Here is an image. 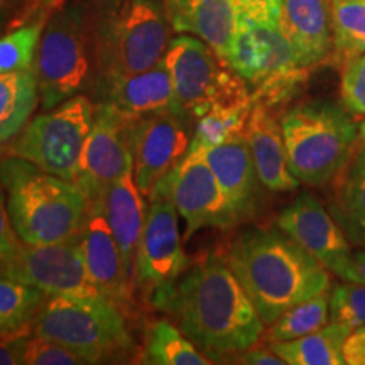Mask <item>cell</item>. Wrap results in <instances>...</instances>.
<instances>
[{
  "mask_svg": "<svg viewBox=\"0 0 365 365\" xmlns=\"http://www.w3.org/2000/svg\"><path fill=\"white\" fill-rule=\"evenodd\" d=\"M153 304L212 362L237 357L262 340L266 325L227 257L208 254L171 284L153 291Z\"/></svg>",
  "mask_w": 365,
  "mask_h": 365,
  "instance_id": "1",
  "label": "cell"
},
{
  "mask_svg": "<svg viewBox=\"0 0 365 365\" xmlns=\"http://www.w3.org/2000/svg\"><path fill=\"white\" fill-rule=\"evenodd\" d=\"M227 261L264 325L331 289V271L277 227L240 232L228 247Z\"/></svg>",
  "mask_w": 365,
  "mask_h": 365,
  "instance_id": "2",
  "label": "cell"
},
{
  "mask_svg": "<svg viewBox=\"0 0 365 365\" xmlns=\"http://www.w3.org/2000/svg\"><path fill=\"white\" fill-rule=\"evenodd\" d=\"M9 217L24 245L76 239L88 218V200L75 182L49 175L17 156L0 161Z\"/></svg>",
  "mask_w": 365,
  "mask_h": 365,
  "instance_id": "3",
  "label": "cell"
},
{
  "mask_svg": "<svg viewBox=\"0 0 365 365\" xmlns=\"http://www.w3.org/2000/svg\"><path fill=\"white\" fill-rule=\"evenodd\" d=\"M279 124L291 171L313 188H322L346 171L360 145L357 117L331 98L296 103Z\"/></svg>",
  "mask_w": 365,
  "mask_h": 365,
  "instance_id": "4",
  "label": "cell"
},
{
  "mask_svg": "<svg viewBox=\"0 0 365 365\" xmlns=\"http://www.w3.org/2000/svg\"><path fill=\"white\" fill-rule=\"evenodd\" d=\"M170 31L164 0H97L91 9L95 81L149 70L166 54Z\"/></svg>",
  "mask_w": 365,
  "mask_h": 365,
  "instance_id": "5",
  "label": "cell"
},
{
  "mask_svg": "<svg viewBox=\"0 0 365 365\" xmlns=\"http://www.w3.org/2000/svg\"><path fill=\"white\" fill-rule=\"evenodd\" d=\"M33 70L44 110L93 86L97 66L91 9L85 2L71 0L49 16Z\"/></svg>",
  "mask_w": 365,
  "mask_h": 365,
  "instance_id": "6",
  "label": "cell"
},
{
  "mask_svg": "<svg viewBox=\"0 0 365 365\" xmlns=\"http://www.w3.org/2000/svg\"><path fill=\"white\" fill-rule=\"evenodd\" d=\"M33 335L102 364L134 349L122 308L105 296H48L36 314Z\"/></svg>",
  "mask_w": 365,
  "mask_h": 365,
  "instance_id": "7",
  "label": "cell"
},
{
  "mask_svg": "<svg viewBox=\"0 0 365 365\" xmlns=\"http://www.w3.org/2000/svg\"><path fill=\"white\" fill-rule=\"evenodd\" d=\"M228 65L247 83L254 102L269 108L293 98L309 73L279 26L247 19H240Z\"/></svg>",
  "mask_w": 365,
  "mask_h": 365,
  "instance_id": "8",
  "label": "cell"
},
{
  "mask_svg": "<svg viewBox=\"0 0 365 365\" xmlns=\"http://www.w3.org/2000/svg\"><path fill=\"white\" fill-rule=\"evenodd\" d=\"M93 117V102L83 93L75 95L27 122L14 137L11 156L26 159L49 175L76 182Z\"/></svg>",
  "mask_w": 365,
  "mask_h": 365,
  "instance_id": "9",
  "label": "cell"
},
{
  "mask_svg": "<svg viewBox=\"0 0 365 365\" xmlns=\"http://www.w3.org/2000/svg\"><path fill=\"white\" fill-rule=\"evenodd\" d=\"M164 63L170 70L178 107L196 120L215 105H230L252 98L247 83L225 59L195 36L170 41Z\"/></svg>",
  "mask_w": 365,
  "mask_h": 365,
  "instance_id": "10",
  "label": "cell"
},
{
  "mask_svg": "<svg viewBox=\"0 0 365 365\" xmlns=\"http://www.w3.org/2000/svg\"><path fill=\"white\" fill-rule=\"evenodd\" d=\"M137 117L110 103L95 105V117L81 153L75 185L86 200H97L108 185L134 170V127Z\"/></svg>",
  "mask_w": 365,
  "mask_h": 365,
  "instance_id": "11",
  "label": "cell"
},
{
  "mask_svg": "<svg viewBox=\"0 0 365 365\" xmlns=\"http://www.w3.org/2000/svg\"><path fill=\"white\" fill-rule=\"evenodd\" d=\"M178 210L161 180L149 195L143 234L135 255V282L144 289L175 282L188 269L182 249Z\"/></svg>",
  "mask_w": 365,
  "mask_h": 365,
  "instance_id": "12",
  "label": "cell"
},
{
  "mask_svg": "<svg viewBox=\"0 0 365 365\" xmlns=\"http://www.w3.org/2000/svg\"><path fill=\"white\" fill-rule=\"evenodd\" d=\"M163 181L178 213L186 222L185 239L203 228L228 230L240 222L239 213L227 198L202 153L188 150Z\"/></svg>",
  "mask_w": 365,
  "mask_h": 365,
  "instance_id": "13",
  "label": "cell"
},
{
  "mask_svg": "<svg viewBox=\"0 0 365 365\" xmlns=\"http://www.w3.org/2000/svg\"><path fill=\"white\" fill-rule=\"evenodd\" d=\"M191 118L181 110L154 112L137 118L134 127V178L137 188L149 196L188 153Z\"/></svg>",
  "mask_w": 365,
  "mask_h": 365,
  "instance_id": "14",
  "label": "cell"
},
{
  "mask_svg": "<svg viewBox=\"0 0 365 365\" xmlns=\"http://www.w3.org/2000/svg\"><path fill=\"white\" fill-rule=\"evenodd\" d=\"M6 276L16 277L48 296H103L90 279L76 239L49 245H22Z\"/></svg>",
  "mask_w": 365,
  "mask_h": 365,
  "instance_id": "15",
  "label": "cell"
},
{
  "mask_svg": "<svg viewBox=\"0 0 365 365\" xmlns=\"http://www.w3.org/2000/svg\"><path fill=\"white\" fill-rule=\"evenodd\" d=\"M276 227L307 249L333 276L354 250L330 208L309 191L299 193L281 210Z\"/></svg>",
  "mask_w": 365,
  "mask_h": 365,
  "instance_id": "16",
  "label": "cell"
},
{
  "mask_svg": "<svg viewBox=\"0 0 365 365\" xmlns=\"http://www.w3.org/2000/svg\"><path fill=\"white\" fill-rule=\"evenodd\" d=\"M80 249L90 279L100 293L120 308L129 307L134 279L127 272L98 198L88 202V218L80 234Z\"/></svg>",
  "mask_w": 365,
  "mask_h": 365,
  "instance_id": "17",
  "label": "cell"
},
{
  "mask_svg": "<svg viewBox=\"0 0 365 365\" xmlns=\"http://www.w3.org/2000/svg\"><path fill=\"white\" fill-rule=\"evenodd\" d=\"M91 88L98 102L110 103L118 110L137 118L171 108L181 110L178 107L175 86L164 58L149 70L95 81Z\"/></svg>",
  "mask_w": 365,
  "mask_h": 365,
  "instance_id": "18",
  "label": "cell"
},
{
  "mask_svg": "<svg viewBox=\"0 0 365 365\" xmlns=\"http://www.w3.org/2000/svg\"><path fill=\"white\" fill-rule=\"evenodd\" d=\"M168 21L178 34H191L228 63L240 14L234 0H164Z\"/></svg>",
  "mask_w": 365,
  "mask_h": 365,
  "instance_id": "19",
  "label": "cell"
},
{
  "mask_svg": "<svg viewBox=\"0 0 365 365\" xmlns=\"http://www.w3.org/2000/svg\"><path fill=\"white\" fill-rule=\"evenodd\" d=\"M277 26L293 46L301 66L312 71L330 61V0H279Z\"/></svg>",
  "mask_w": 365,
  "mask_h": 365,
  "instance_id": "20",
  "label": "cell"
},
{
  "mask_svg": "<svg viewBox=\"0 0 365 365\" xmlns=\"http://www.w3.org/2000/svg\"><path fill=\"white\" fill-rule=\"evenodd\" d=\"M200 153L220 182L227 198L234 205L240 220L252 217L264 186L255 170L245 132Z\"/></svg>",
  "mask_w": 365,
  "mask_h": 365,
  "instance_id": "21",
  "label": "cell"
},
{
  "mask_svg": "<svg viewBox=\"0 0 365 365\" xmlns=\"http://www.w3.org/2000/svg\"><path fill=\"white\" fill-rule=\"evenodd\" d=\"M250 154L262 186L272 193H286L299 188V180L293 175L281 124L271 113V108L255 102L245 125Z\"/></svg>",
  "mask_w": 365,
  "mask_h": 365,
  "instance_id": "22",
  "label": "cell"
},
{
  "mask_svg": "<svg viewBox=\"0 0 365 365\" xmlns=\"http://www.w3.org/2000/svg\"><path fill=\"white\" fill-rule=\"evenodd\" d=\"M105 217L115 237L129 276L135 281V255L145 222L144 195L137 188L134 170L124 173L100 196Z\"/></svg>",
  "mask_w": 365,
  "mask_h": 365,
  "instance_id": "23",
  "label": "cell"
},
{
  "mask_svg": "<svg viewBox=\"0 0 365 365\" xmlns=\"http://www.w3.org/2000/svg\"><path fill=\"white\" fill-rule=\"evenodd\" d=\"M331 215L339 222L354 249H365V148L359 145L345 176L341 178Z\"/></svg>",
  "mask_w": 365,
  "mask_h": 365,
  "instance_id": "24",
  "label": "cell"
},
{
  "mask_svg": "<svg viewBox=\"0 0 365 365\" xmlns=\"http://www.w3.org/2000/svg\"><path fill=\"white\" fill-rule=\"evenodd\" d=\"M350 328L330 322L299 339L267 344L286 365H345L344 344Z\"/></svg>",
  "mask_w": 365,
  "mask_h": 365,
  "instance_id": "25",
  "label": "cell"
},
{
  "mask_svg": "<svg viewBox=\"0 0 365 365\" xmlns=\"http://www.w3.org/2000/svg\"><path fill=\"white\" fill-rule=\"evenodd\" d=\"M38 102L41 100L34 70L0 75V144L24 129Z\"/></svg>",
  "mask_w": 365,
  "mask_h": 365,
  "instance_id": "26",
  "label": "cell"
},
{
  "mask_svg": "<svg viewBox=\"0 0 365 365\" xmlns=\"http://www.w3.org/2000/svg\"><path fill=\"white\" fill-rule=\"evenodd\" d=\"M330 63L341 70L365 53V0L330 2Z\"/></svg>",
  "mask_w": 365,
  "mask_h": 365,
  "instance_id": "27",
  "label": "cell"
},
{
  "mask_svg": "<svg viewBox=\"0 0 365 365\" xmlns=\"http://www.w3.org/2000/svg\"><path fill=\"white\" fill-rule=\"evenodd\" d=\"M144 364L153 365H210L213 364L188 336L166 319L148 328Z\"/></svg>",
  "mask_w": 365,
  "mask_h": 365,
  "instance_id": "28",
  "label": "cell"
},
{
  "mask_svg": "<svg viewBox=\"0 0 365 365\" xmlns=\"http://www.w3.org/2000/svg\"><path fill=\"white\" fill-rule=\"evenodd\" d=\"M254 98L230 105H215L210 110L196 118L188 150L200 153L213 145H218L232 137L244 134L250 110L254 107Z\"/></svg>",
  "mask_w": 365,
  "mask_h": 365,
  "instance_id": "29",
  "label": "cell"
},
{
  "mask_svg": "<svg viewBox=\"0 0 365 365\" xmlns=\"http://www.w3.org/2000/svg\"><path fill=\"white\" fill-rule=\"evenodd\" d=\"M330 323V291L319 293L286 309L279 318L267 325L262 339L266 344L299 339Z\"/></svg>",
  "mask_w": 365,
  "mask_h": 365,
  "instance_id": "30",
  "label": "cell"
},
{
  "mask_svg": "<svg viewBox=\"0 0 365 365\" xmlns=\"http://www.w3.org/2000/svg\"><path fill=\"white\" fill-rule=\"evenodd\" d=\"M48 294L16 277L0 274V335L33 325Z\"/></svg>",
  "mask_w": 365,
  "mask_h": 365,
  "instance_id": "31",
  "label": "cell"
},
{
  "mask_svg": "<svg viewBox=\"0 0 365 365\" xmlns=\"http://www.w3.org/2000/svg\"><path fill=\"white\" fill-rule=\"evenodd\" d=\"M43 29L44 21H36L0 38V75L33 70Z\"/></svg>",
  "mask_w": 365,
  "mask_h": 365,
  "instance_id": "32",
  "label": "cell"
},
{
  "mask_svg": "<svg viewBox=\"0 0 365 365\" xmlns=\"http://www.w3.org/2000/svg\"><path fill=\"white\" fill-rule=\"evenodd\" d=\"M330 322L350 330L365 325V284L341 281L330 289Z\"/></svg>",
  "mask_w": 365,
  "mask_h": 365,
  "instance_id": "33",
  "label": "cell"
},
{
  "mask_svg": "<svg viewBox=\"0 0 365 365\" xmlns=\"http://www.w3.org/2000/svg\"><path fill=\"white\" fill-rule=\"evenodd\" d=\"M24 365H88V360L58 341L33 335L26 346Z\"/></svg>",
  "mask_w": 365,
  "mask_h": 365,
  "instance_id": "34",
  "label": "cell"
},
{
  "mask_svg": "<svg viewBox=\"0 0 365 365\" xmlns=\"http://www.w3.org/2000/svg\"><path fill=\"white\" fill-rule=\"evenodd\" d=\"M340 97L346 110L365 117V53L341 68Z\"/></svg>",
  "mask_w": 365,
  "mask_h": 365,
  "instance_id": "35",
  "label": "cell"
},
{
  "mask_svg": "<svg viewBox=\"0 0 365 365\" xmlns=\"http://www.w3.org/2000/svg\"><path fill=\"white\" fill-rule=\"evenodd\" d=\"M22 245L24 244L17 237L11 217H9L6 191H4L2 182H0V274H6L7 269L12 266L17 254L21 252Z\"/></svg>",
  "mask_w": 365,
  "mask_h": 365,
  "instance_id": "36",
  "label": "cell"
},
{
  "mask_svg": "<svg viewBox=\"0 0 365 365\" xmlns=\"http://www.w3.org/2000/svg\"><path fill=\"white\" fill-rule=\"evenodd\" d=\"M240 19L277 26L279 0H234Z\"/></svg>",
  "mask_w": 365,
  "mask_h": 365,
  "instance_id": "37",
  "label": "cell"
},
{
  "mask_svg": "<svg viewBox=\"0 0 365 365\" xmlns=\"http://www.w3.org/2000/svg\"><path fill=\"white\" fill-rule=\"evenodd\" d=\"M33 328L24 330L4 333L0 335V365H19L24 364L26 346L31 340Z\"/></svg>",
  "mask_w": 365,
  "mask_h": 365,
  "instance_id": "38",
  "label": "cell"
},
{
  "mask_svg": "<svg viewBox=\"0 0 365 365\" xmlns=\"http://www.w3.org/2000/svg\"><path fill=\"white\" fill-rule=\"evenodd\" d=\"M335 276L341 281L365 284V249L352 250V254L346 257L344 266L339 269Z\"/></svg>",
  "mask_w": 365,
  "mask_h": 365,
  "instance_id": "39",
  "label": "cell"
},
{
  "mask_svg": "<svg viewBox=\"0 0 365 365\" xmlns=\"http://www.w3.org/2000/svg\"><path fill=\"white\" fill-rule=\"evenodd\" d=\"M346 365H365V325L350 331L344 344Z\"/></svg>",
  "mask_w": 365,
  "mask_h": 365,
  "instance_id": "40",
  "label": "cell"
},
{
  "mask_svg": "<svg viewBox=\"0 0 365 365\" xmlns=\"http://www.w3.org/2000/svg\"><path fill=\"white\" fill-rule=\"evenodd\" d=\"M237 362L247 365H286L271 346H250L249 350L237 355Z\"/></svg>",
  "mask_w": 365,
  "mask_h": 365,
  "instance_id": "41",
  "label": "cell"
},
{
  "mask_svg": "<svg viewBox=\"0 0 365 365\" xmlns=\"http://www.w3.org/2000/svg\"><path fill=\"white\" fill-rule=\"evenodd\" d=\"M359 127H360V145H364L365 148V117H360Z\"/></svg>",
  "mask_w": 365,
  "mask_h": 365,
  "instance_id": "42",
  "label": "cell"
},
{
  "mask_svg": "<svg viewBox=\"0 0 365 365\" xmlns=\"http://www.w3.org/2000/svg\"><path fill=\"white\" fill-rule=\"evenodd\" d=\"M39 2L46 4V6H54V4H58L59 0H39Z\"/></svg>",
  "mask_w": 365,
  "mask_h": 365,
  "instance_id": "43",
  "label": "cell"
},
{
  "mask_svg": "<svg viewBox=\"0 0 365 365\" xmlns=\"http://www.w3.org/2000/svg\"><path fill=\"white\" fill-rule=\"evenodd\" d=\"M330 2H339V0H330Z\"/></svg>",
  "mask_w": 365,
  "mask_h": 365,
  "instance_id": "44",
  "label": "cell"
}]
</instances>
